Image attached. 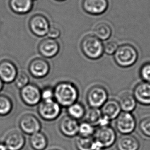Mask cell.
Here are the masks:
<instances>
[{
	"mask_svg": "<svg viewBox=\"0 0 150 150\" xmlns=\"http://www.w3.org/2000/svg\"><path fill=\"white\" fill-rule=\"evenodd\" d=\"M112 30L109 25L100 23L96 25L93 29V35L102 41H106L111 36Z\"/></svg>",
	"mask_w": 150,
	"mask_h": 150,
	"instance_id": "obj_23",
	"label": "cell"
},
{
	"mask_svg": "<svg viewBox=\"0 0 150 150\" xmlns=\"http://www.w3.org/2000/svg\"><path fill=\"white\" fill-rule=\"evenodd\" d=\"M19 126L23 132L30 135L40 132L42 129L40 120L31 114H25L21 118Z\"/></svg>",
	"mask_w": 150,
	"mask_h": 150,
	"instance_id": "obj_10",
	"label": "cell"
},
{
	"mask_svg": "<svg viewBox=\"0 0 150 150\" xmlns=\"http://www.w3.org/2000/svg\"><path fill=\"white\" fill-rule=\"evenodd\" d=\"M53 89L54 100L62 107H68L77 102L79 91L74 83L62 81L57 83Z\"/></svg>",
	"mask_w": 150,
	"mask_h": 150,
	"instance_id": "obj_1",
	"label": "cell"
},
{
	"mask_svg": "<svg viewBox=\"0 0 150 150\" xmlns=\"http://www.w3.org/2000/svg\"><path fill=\"white\" fill-rule=\"evenodd\" d=\"M50 66L49 63L43 58H35L31 61L28 66V71L33 77L43 79L49 74Z\"/></svg>",
	"mask_w": 150,
	"mask_h": 150,
	"instance_id": "obj_11",
	"label": "cell"
},
{
	"mask_svg": "<svg viewBox=\"0 0 150 150\" xmlns=\"http://www.w3.org/2000/svg\"><path fill=\"white\" fill-rule=\"evenodd\" d=\"M139 129L142 135L150 138V116L144 118L140 120Z\"/></svg>",
	"mask_w": 150,
	"mask_h": 150,
	"instance_id": "obj_30",
	"label": "cell"
},
{
	"mask_svg": "<svg viewBox=\"0 0 150 150\" xmlns=\"http://www.w3.org/2000/svg\"><path fill=\"white\" fill-rule=\"evenodd\" d=\"M86 100L90 108L100 109L108 100V92L103 86H94L88 90Z\"/></svg>",
	"mask_w": 150,
	"mask_h": 150,
	"instance_id": "obj_5",
	"label": "cell"
},
{
	"mask_svg": "<svg viewBox=\"0 0 150 150\" xmlns=\"http://www.w3.org/2000/svg\"><path fill=\"white\" fill-rule=\"evenodd\" d=\"M94 141L93 137H85L79 136L75 141V147L77 150H92Z\"/></svg>",
	"mask_w": 150,
	"mask_h": 150,
	"instance_id": "obj_25",
	"label": "cell"
},
{
	"mask_svg": "<svg viewBox=\"0 0 150 150\" xmlns=\"http://www.w3.org/2000/svg\"><path fill=\"white\" fill-rule=\"evenodd\" d=\"M118 103L122 111L131 113L135 109L137 101L133 94L126 92L120 96Z\"/></svg>",
	"mask_w": 150,
	"mask_h": 150,
	"instance_id": "obj_21",
	"label": "cell"
},
{
	"mask_svg": "<svg viewBox=\"0 0 150 150\" xmlns=\"http://www.w3.org/2000/svg\"><path fill=\"white\" fill-rule=\"evenodd\" d=\"M96 129L95 126L85 120L79 124L78 135L85 137H93Z\"/></svg>",
	"mask_w": 150,
	"mask_h": 150,
	"instance_id": "obj_28",
	"label": "cell"
},
{
	"mask_svg": "<svg viewBox=\"0 0 150 150\" xmlns=\"http://www.w3.org/2000/svg\"><path fill=\"white\" fill-rule=\"evenodd\" d=\"M133 96L140 104L150 105V83L145 81L138 83L135 87Z\"/></svg>",
	"mask_w": 150,
	"mask_h": 150,
	"instance_id": "obj_16",
	"label": "cell"
},
{
	"mask_svg": "<svg viewBox=\"0 0 150 150\" xmlns=\"http://www.w3.org/2000/svg\"><path fill=\"white\" fill-rule=\"evenodd\" d=\"M140 77L144 81L150 83V63L144 64L140 70Z\"/></svg>",
	"mask_w": 150,
	"mask_h": 150,
	"instance_id": "obj_33",
	"label": "cell"
},
{
	"mask_svg": "<svg viewBox=\"0 0 150 150\" xmlns=\"http://www.w3.org/2000/svg\"><path fill=\"white\" fill-rule=\"evenodd\" d=\"M10 6L13 11L18 14H25L33 7L32 0H11Z\"/></svg>",
	"mask_w": 150,
	"mask_h": 150,
	"instance_id": "obj_22",
	"label": "cell"
},
{
	"mask_svg": "<svg viewBox=\"0 0 150 150\" xmlns=\"http://www.w3.org/2000/svg\"><path fill=\"white\" fill-rule=\"evenodd\" d=\"M18 72L16 65L11 61L4 59L0 62V79L4 83H13Z\"/></svg>",
	"mask_w": 150,
	"mask_h": 150,
	"instance_id": "obj_14",
	"label": "cell"
},
{
	"mask_svg": "<svg viewBox=\"0 0 150 150\" xmlns=\"http://www.w3.org/2000/svg\"><path fill=\"white\" fill-rule=\"evenodd\" d=\"M94 139L100 142L105 149L111 148L117 141V134L115 130L111 126L96 128L94 134Z\"/></svg>",
	"mask_w": 150,
	"mask_h": 150,
	"instance_id": "obj_7",
	"label": "cell"
},
{
	"mask_svg": "<svg viewBox=\"0 0 150 150\" xmlns=\"http://www.w3.org/2000/svg\"><path fill=\"white\" fill-rule=\"evenodd\" d=\"M29 81L30 79L28 75L24 72L21 71L18 72L13 83L16 88L21 89L29 83Z\"/></svg>",
	"mask_w": 150,
	"mask_h": 150,
	"instance_id": "obj_29",
	"label": "cell"
},
{
	"mask_svg": "<svg viewBox=\"0 0 150 150\" xmlns=\"http://www.w3.org/2000/svg\"><path fill=\"white\" fill-rule=\"evenodd\" d=\"M20 96L23 102L30 107L39 105L42 100L41 90L33 83H29L20 89Z\"/></svg>",
	"mask_w": 150,
	"mask_h": 150,
	"instance_id": "obj_8",
	"label": "cell"
},
{
	"mask_svg": "<svg viewBox=\"0 0 150 150\" xmlns=\"http://www.w3.org/2000/svg\"><path fill=\"white\" fill-rule=\"evenodd\" d=\"M32 1H34V0H32Z\"/></svg>",
	"mask_w": 150,
	"mask_h": 150,
	"instance_id": "obj_41",
	"label": "cell"
},
{
	"mask_svg": "<svg viewBox=\"0 0 150 150\" xmlns=\"http://www.w3.org/2000/svg\"><path fill=\"white\" fill-rule=\"evenodd\" d=\"M108 0H83L82 7L86 13L91 15H100L107 11Z\"/></svg>",
	"mask_w": 150,
	"mask_h": 150,
	"instance_id": "obj_15",
	"label": "cell"
},
{
	"mask_svg": "<svg viewBox=\"0 0 150 150\" xmlns=\"http://www.w3.org/2000/svg\"><path fill=\"white\" fill-rule=\"evenodd\" d=\"M79 127L78 121L68 115L62 118L59 122V131L63 135L68 138H73L77 136L79 134Z\"/></svg>",
	"mask_w": 150,
	"mask_h": 150,
	"instance_id": "obj_12",
	"label": "cell"
},
{
	"mask_svg": "<svg viewBox=\"0 0 150 150\" xmlns=\"http://www.w3.org/2000/svg\"><path fill=\"white\" fill-rule=\"evenodd\" d=\"M59 150V149H51V150Z\"/></svg>",
	"mask_w": 150,
	"mask_h": 150,
	"instance_id": "obj_40",
	"label": "cell"
},
{
	"mask_svg": "<svg viewBox=\"0 0 150 150\" xmlns=\"http://www.w3.org/2000/svg\"><path fill=\"white\" fill-rule=\"evenodd\" d=\"M41 98L42 100H54V89L47 86L41 90Z\"/></svg>",
	"mask_w": 150,
	"mask_h": 150,
	"instance_id": "obj_32",
	"label": "cell"
},
{
	"mask_svg": "<svg viewBox=\"0 0 150 150\" xmlns=\"http://www.w3.org/2000/svg\"><path fill=\"white\" fill-rule=\"evenodd\" d=\"M111 121V120H110L108 118L105 117V116L102 115L99 122H98L97 126L100 127H103L110 126Z\"/></svg>",
	"mask_w": 150,
	"mask_h": 150,
	"instance_id": "obj_35",
	"label": "cell"
},
{
	"mask_svg": "<svg viewBox=\"0 0 150 150\" xmlns=\"http://www.w3.org/2000/svg\"><path fill=\"white\" fill-rule=\"evenodd\" d=\"M105 150L103 146L98 142L97 140L94 141L93 146V150Z\"/></svg>",
	"mask_w": 150,
	"mask_h": 150,
	"instance_id": "obj_36",
	"label": "cell"
},
{
	"mask_svg": "<svg viewBox=\"0 0 150 150\" xmlns=\"http://www.w3.org/2000/svg\"><path fill=\"white\" fill-rule=\"evenodd\" d=\"M81 48L85 57L92 60L100 59L104 53L102 41L94 35H87L83 38Z\"/></svg>",
	"mask_w": 150,
	"mask_h": 150,
	"instance_id": "obj_2",
	"label": "cell"
},
{
	"mask_svg": "<svg viewBox=\"0 0 150 150\" xmlns=\"http://www.w3.org/2000/svg\"><path fill=\"white\" fill-rule=\"evenodd\" d=\"M68 115L76 120H81L85 116V108L82 103L76 102L67 107Z\"/></svg>",
	"mask_w": 150,
	"mask_h": 150,
	"instance_id": "obj_24",
	"label": "cell"
},
{
	"mask_svg": "<svg viewBox=\"0 0 150 150\" xmlns=\"http://www.w3.org/2000/svg\"><path fill=\"white\" fill-rule=\"evenodd\" d=\"M115 120L116 129L122 135L131 134L136 129V119L131 113L122 112Z\"/></svg>",
	"mask_w": 150,
	"mask_h": 150,
	"instance_id": "obj_6",
	"label": "cell"
},
{
	"mask_svg": "<svg viewBox=\"0 0 150 150\" xmlns=\"http://www.w3.org/2000/svg\"><path fill=\"white\" fill-rule=\"evenodd\" d=\"M30 146L34 150H45L48 144V140L45 133L40 131L30 135Z\"/></svg>",
	"mask_w": 150,
	"mask_h": 150,
	"instance_id": "obj_20",
	"label": "cell"
},
{
	"mask_svg": "<svg viewBox=\"0 0 150 150\" xmlns=\"http://www.w3.org/2000/svg\"><path fill=\"white\" fill-rule=\"evenodd\" d=\"M102 115L100 108H90L87 112L86 113V121L89 122L93 126H98V122Z\"/></svg>",
	"mask_w": 150,
	"mask_h": 150,
	"instance_id": "obj_27",
	"label": "cell"
},
{
	"mask_svg": "<svg viewBox=\"0 0 150 150\" xmlns=\"http://www.w3.org/2000/svg\"><path fill=\"white\" fill-rule=\"evenodd\" d=\"M13 103L10 98L5 95H0V116H5L11 113Z\"/></svg>",
	"mask_w": 150,
	"mask_h": 150,
	"instance_id": "obj_26",
	"label": "cell"
},
{
	"mask_svg": "<svg viewBox=\"0 0 150 150\" xmlns=\"http://www.w3.org/2000/svg\"><path fill=\"white\" fill-rule=\"evenodd\" d=\"M4 83L2 81V80L0 79V92L2 91V90L3 89L4 87Z\"/></svg>",
	"mask_w": 150,
	"mask_h": 150,
	"instance_id": "obj_38",
	"label": "cell"
},
{
	"mask_svg": "<svg viewBox=\"0 0 150 150\" xmlns=\"http://www.w3.org/2000/svg\"><path fill=\"white\" fill-rule=\"evenodd\" d=\"M55 1H59V2H62V1H65V0H55Z\"/></svg>",
	"mask_w": 150,
	"mask_h": 150,
	"instance_id": "obj_39",
	"label": "cell"
},
{
	"mask_svg": "<svg viewBox=\"0 0 150 150\" xmlns=\"http://www.w3.org/2000/svg\"><path fill=\"white\" fill-rule=\"evenodd\" d=\"M116 143L117 150H139L140 148L139 140L132 134L122 135Z\"/></svg>",
	"mask_w": 150,
	"mask_h": 150,
	"instance_id": "obj_17",
	"label": "cell"
},
{
	"mask_svg": "<svg viewBox=\"0 0 150 150\" xmlns=\"http://www.w3.org/2000/svg\"><path fill=\"white\" fill-rule=\"evenodd\" d=\"M50 26L47 18L42 14L33 16L29 22L30 30L37 37H45L47 35Z\"/></svg>",
	"mask_w": 150,
	"mask_h": 150,
	"instance_id": "obj_9",
	"label": "cell"
},
{
	"mask_svg": "<svg viewBox=\"0 0 150 150\" xmlns=\"http://www.w3.org/2000/svg\"><path fill=\"white\" fill-rule=\"evenodd\" d=\"M0 150H8V149L5 144L0 143Z\"/></svg>",
	"mask_w": 150,
	"mask_h": 150,
	"instance_id": "obj_37",
	"label": "cell"
},
{
	"mask_svg": "<svg viewBox=\"0 0 150 150\" xmlns=\"http://www.w3.org/2000/svg\"><path fill=\"white\" fill-rule=\"evenodd\" d=\"M60 50L59 42L55 39L46 38L39 43L38 51L45 58L51 59L56 57Z\"/></svg>",
	"mask_w": 150,
	"mask_h": 150,
	"instance_id": "obj_13",
	"label": "cell"
},
{
	"mask_svg": "<svg viewBox=\"0 0 150 150\" xmlns=\"http://www.w3.org/2000/svg\"><path fill=\"white\" fill-rule=\"evenodd\" d=\"M26 140L21 132L14 131L8 134L5 139V144L8 150H21L24 146Z\"/></svg>",
	"mask_w": 150,
	"mask_h": 150,
	"instance_id": "obj_18",
	"label": "cell"
},
{
	"mask_svg": "<svg viewBox=\"0 0 150 150\" xmlns=\"http://www.w3.org/2000/svg\"><path fill=\"white\" fill-rule=\"evenodd\" d=\"M61 33L59 29L55 26H50L47 33V36L51 39H56L61 36Z\"/></svg>",
	"mask_w": 150,
	"mask_h": 150,
	"instance_id": "obj_34",
	"label": "cell"
},
{
	"mask_svg": "<svg viewBox=\"0 0 150 150\" xmlns=\"http://www.w3.org/2000/svg\"><path fill=\"white\" fill-rule=\"evenodd\" d=\"M100 110L102 115L110 120H115L122 112L118 101L115 100H108L101 107Z\"/></svg>",
	"mask_w": 150,
	"mask_h": 150,
	"instance_id": "obj_19",
	"label": "cell"
},
{
	"mask_svg": "<svg viewBox=\"0 0 150 150\" xmlns=\"http://www.w3.org/2000/svg\"><path fill=\"white\" fill-rule=\"evenodd\" d=\"M117 43L114 41L107 42L103 45V52L106 54L114 55L118 48Z\"/></svg>",
	"mask_w": 150,
	"mask_h": 150,
	"instance_id": "obj_31",
	"label": "cell"
},
{
	"mask_svg": "<svg viewBox=\"0 0 150 150\" xmlns=\"http://www.w3.org/2000/svg\"><path fill=\"white\" fill-rule=\"evenodd\" d=\"M62 107L54 100H41L38 105V112L43 120L51 122L61 115Z\"/></svg>",
	"mask_w": 150,
	"mask_h": 150,
	"instance_id": "obj_4",
	"label": "cell"
},
{
	"mask_svg": "<svg viewBox=\"0 0 150 150\" xmlns=\"http://www.w3.org/2000/svg\"><path fill=\"white\" fill-rule=\"evenodd\" d=\"M138 56L136 48L132 45L126 44L118 46L114 54V59L120 67L128 68L136 63Z\"/></svg>",
	"mask_w": 150,
	"mask_h": 150,
	"instance_id": "obj_3",
	"label": "cell"
}]
</instances>
